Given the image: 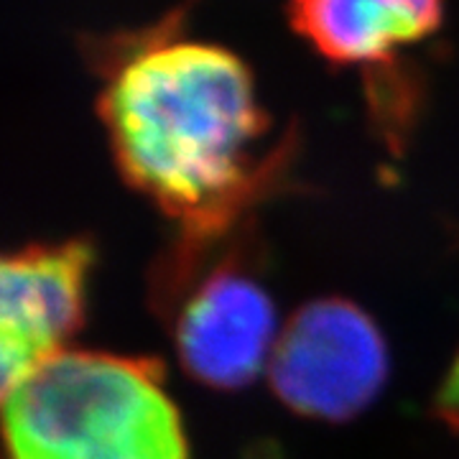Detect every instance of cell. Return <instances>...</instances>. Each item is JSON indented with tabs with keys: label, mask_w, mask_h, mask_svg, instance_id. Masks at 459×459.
Segmentation results:
<instances>
[{
	"label": "cell",
	"mask_w": 459,
	"mask_h": 459,
	"mask_svg": "<svg viewBox=\"0 0 459 459\" xmlns=\"http://www.w3.org/2000/svg\"><path fill=\"white\" fill-rule=\"evenodd\" d=\"M115 161L133 186L177 220L195 250L265 192L279 156L255 77L238 51L153 33L133 44L100 100Z\"/></svg>",
	"instance_id": "cell-1"
},
{
	"label": "cell",
	"mask_w": 459,
	"mask_h": 459,
	"mask_svg": "<svg viewBox=\"0 0 459 459\" xmlns=\"http://www.w3.org/2000/svg\"><path fill=\"white\" fill-rule=\"evenodd\" d=\"M8 459H189L156 362L65 350L0 409Z\"/></svg>",
	"instance_id": "cell-2"
},
{
	"label": "cell",
	"mask_w": 459,
	"mask_h": 459,
	"mask_svg": "<svg viewBox=\"0 0 459 459\" xmlns=\"http://www.w3.org/2000/svg\"><path fill=\"white\" fill-rule=\"evenodd\" d=\"M265 376L299 416L347 421L383 391L388 344L373 316L350 299H314L281 327Z\"/></svg>",
	"instance_id": "cell-3"
},
{
	"label": "cell",
	"mask_w": 459,
	"mask_h": 459,
	"mask_svg": "<svg viewBox=\"0 0 459 459\" xmlns=\"http://www.w3.org/2000/svg\"><path fill=\"white\" fill-rule=\"evenodd\" d=\"M90 268L84 243L0 253V409L82 325Z\"/></svg>",
	"instance_id": "cell-4"
},
{
	"label": "cell",
	"mask_w": 459,
	"mask_h": 459,
	"mask_svg": "<svg viewBox=\"0 0 459 459\" xmlns=\"http://www.w3.org/2000/svg\"><path fill=\"white\" fill-rule=\"evenodd\" d=\"M279 334L273 299L238 265L214 268L177 304L174 347L181 368L217 391L246 388L268 370Z\"/></svg>",
	"instance_id": "cell-5"
},
{
	"label": "cell",
	"mask_w": 459,
	"mask_h": 459,
	"mask_svg": "<svg viewBox=\"0 0 459 459\" xmlns=\"http://www.w3.org/2000/svg\"><path fill=\"white\" fill-rule=\"evenodd\" d=\"M289 18L337 65H385L442 26L444 0H289Z\"/></svg>",
	"instance_id": "cell-6"
},
{
	"label": "cell",
	"mask_w": 459,
	"mask_h": 459,
	"mask_svg": "<svg viewBox=\"0 0 459 459\" xmlns=\"http://www.w3.org/2000/svg\"><path fill=\"white\" fill-rule=\"evenodd\" d=\"M437 413L446 427L459 431V355L446 370L439 394H437Z\"/></svg>",
	"instance_id": "cell-7"
}]
</instances>
